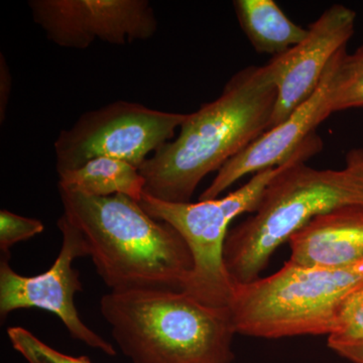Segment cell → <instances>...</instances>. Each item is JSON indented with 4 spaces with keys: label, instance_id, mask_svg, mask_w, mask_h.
<instances>
[{
    "label": "cell",
    "instance_id": "6da1fadb",
    "mask_svg": "<svg viewBox=\"0 0 363 363\" xmlns=\"http://www.w3.org/2000/svg\"><path fill=\"white\" fill-rule=\"evenodd\" d=\"M277 97L267 64L238 72L220 96L187 114L175 140L143 162L145 194L160 201L191 202L205 177L269 130Z\"/></svg>",
    "mask_w": 363,
    "mask_h": 363
},
{
    "label": "cell",
    "instance_id": "7a4b0ae2",
    "mask_svg": "<svg viewBox=\"0 0 363 363\" xmlns=\"http://www.w3.org/2000/svg\"><path fill=\"white\" fill-rule=\"evenodd\" d=\"M315 133L267 185L259 206L227 234L223 262L234 284L260 278L274 252L320 215L363 207V149L350 150L341 169H317L306 162L322 150Z\"/></svg>",
    "mask_w": 363,
    "mask_h": 363
},
{
    "label": "cell",
    "instance_id": "3957f363",
    "mask_svg": "<svg viewBox=\"0 0 363 363\" xmlns=\"http://www.w3.org/2000/svg\"><path fill=\"white\" fill-rule=\"evenodd\" d=\"M59 192L64 215L82 233L88 257L111 292L184 290L194 262L173 226L128 196Z\"/></svg>",
    "mask_w": 363,
    "mask_h": 363
},
{
    "label": "cell",
    "instance_id": "277c9868",
    "mask_svg": "<svg viewBox=\"0 0 363 363\" xmlns=\"http://www.w3.org/2000/svg\"><path fill=\"white\" fill-rule=\"evenodd\" d=\"M100 311L133 363H231L234 329L229 308L202 304L183 291L106 294Z\"/></svg>",
    "mask_w": 363,
    "mask_h": 363
},
{
    "label": "cell",
    "instance_id": "5b68a950",
    "mask_svg": "<svg viewBox=\"0 0 363 363\" xmlns=\"http://www.w3.org/2000/svg\"><path fill=\"white\" fill-rule=\"evenodd\" d=\"M363 286V262L341 269L286 262L278 272L234 284L229 311L236 334L277 339L327 335L343 298Z\"/></svg>",
    "mask_w": 363,
    "mask_h": 363
},
{
    "label": "cell",
    "instance_id": "8992f818",
    "mask_svg": "<svg viewBox=\"0 0 363 363\" xmlns=\"http://www.w3.org/2000/svg\"><path fill=\"white\" fill-rule=\"evenodd\" d=\"M295 154L277 168L255 174L245 185L222 198L169 203L143 194L140 202L143 209L152 218L173 226L192 253L194 267L183 292L210 307L229 308L233 283L223 262L229 225L240 215L252 214L257 210L267 185Z\"/></svg>",
    "mask_w": 363,
    "mask_h": 363
},
{
    "label": "cell",
    "instance_id": "52a82bcc",
    "mask_svg": "<svg viewBox=\"0 0 363 363\" xmlns=\"http://www.w3.org/2000/svg\"><path fill=\"white\" fill-rule=\"evenodd\" d=\"M186 116L123 100L86 112L55 142L57 171L80 168L98 157L121 160L140 169L150 152L174 138Z\"/></svg>",
    "mask_w": 363,
    "mask_h": 363
},
{
    "label": "cell",
    "instance_id": "ba28073f",
    "mask_svg": "<svg viewBox=\"0 0 363 363\" xmlns=\"http://www.w3.org/2000/svg\"><path fill=\"white\" fill-rule=\"evenodd\" d=\"M62 233V247L56 262L49 271L35 277H25L9 266V255L0 260V316L6 319L9 313L26 308H39L57 315L74 339L101 350L109 357L116 355L111 343L88 328L77 311L74 297L83 291L79 272L73 262L88 257L87 245L77 227L65 215L58 220Z\"/></svg>",
    "mask_w": 363,
    "mask_h": 363
},
{
    "label": "cell",
    "instance_id": "9c48e42d",
    "mask_svg": "<svg viewBox=\"0 0 363 363\" xmlns=\"http://www.w3.org/2000/svg\"><path fill=\"white\" fill-rule=\"evenodd\" d=\"M28 6L48 39L66 49H87L96 40L125 45L157 30L147 0H30Z\"/></svg>",
    "mask_w": 363,
    "mask_h": 363
},
{
    "label": "cell",
    "instance_id": "30bf717a",
    "mask_svg": "<svg viewBox=\"0 0 363 363\" xmlns=\"http://www.w3.org/2000/svg\"><path fill=\"white\" fill-rule=\"evenodd\" d=\"M355 23L354 11L333 4L310 25L300 44L267 63L278 92L269 130L314 94L332 60L347 47Z\"/></svg>",
    "mask_w": 363,
    "mask_h": 363
},
{
    "label": "cell",
    "instance_id": "8fae6325",
    "mask_svg": "<svg viewBox=\"0 0 363 363\" xmlns=\"http://www.w3.org/2000/svg\"><path fill=\"white\" fill-rule=\"evenodd\" d=\"M340 52L329 64L314 94L283 123L262 133L247 149L227 162L203 191L201 201L219 198L243 177L281 166L316 133L318 126L333 114L332 93Z\"/></svg>",
    "mask_w": 363,
    "mask_h": 363
},
{
    "label": "cell",
    "instance_id": "7c38bea8",
    "mask_svg": "<svg viewBox=\"0 0 363 363\" xmlns=\"http://www.w3.org/2000/svg\"><path fill=\"white\" fill-rule=\"evenodd\" d=\"M288 242V262L298 266L341 269L363 262V207H341L320 215Z\"/></svg>",
    "mask_w": 363,
    "mask_h": 363
},
{
    "label": "cell",
    "instance_id": "4fadbf2b",
    "mask_svg": "<svg viewBox=\"0 0 363 363\" xmlns=\"http://www.w3.org/2000/svg\"><path fill=\"white\" fill-rule=\"evenodd\" d=\"M241 30L259 54L278 57L307 37L308 28L296 25L274 0H234Z\"/></svg>",
    "mask_w": 363,
    "mask_h": 363
},
{
    "label": "cell",
    "instance_id": "5bb4252c",
    "mask_svg": "<svg viewBox=\"0 0 363 363\" xmlns=\"http://www.w3.org/2000/svg\"><path fill=\"white\" fill-rule=\"evenodd\" d=\"M59 189L93 197L124 195L140 203L145 180L140 169L111 157H98L80 168L59 174Z\"/></svg>",
    "mask_w": 363,
    "mask_h": 363
},
{
    "label": "cell",
    "instance_id": "9a60e30c",
    "mask_svg": "<svg viewBox=\"0 0 363 363\" xmlns=\"http://www.w3.org/2000/svg\"><path fill=\"white\" fill-rule=\"evenodd\" d=\"M331 108L332 113L363 108V45L352 54L346 49L339 54Z\"/></svg>",
    "mask_w": 363,
    "mask_h": 363
},
{
    "label": "cell",
    "instance_id": "2e32d148",
    "mask_svg": "<svg viewBox=\"0 0 363 363\" xmlns=\"http://www.w3.org/2000/svg\"><path fill=\"white\" fill-rule=\"evenodd\" d=\"M363 340V286L352 291L339 305L329 347Z\"/></svg>",
    "mask_w": 363,
    "mask_h": 363
},
{
    "label": "cell",
    "instance_id": "e0dca14e",
    "mask_svg": "<svg viewBox=\"0 0 363 363\" xmlns=\"http://www.w3.org/2000/svg\"><path fill=\"white\" fill-rule=\"evenodd\" d=\"M7 336L28 363H91L88 357H73L54 350L23 327H9Z\"/></svg>",
    "mask_w": 363,
    "mask_h": 363
},
{
    "label": "cell",
    "instance_id": "ac0fdd59",
    "mask_svg": "<svg viewBox=\"0 0 363 363\" xmlns=\"http://www.w3.org/2000/svg\"><path fill=\"white\" fill-rule=\"evenodd\" d=\"M45 225L38 219L21 216L9 210L0 211V250L9 255V248L42 233Z\"/></svg>",
    "mask_w": 363,
    "mask_h": 363
},
{
    "label": "cell",
    "instance_id": "d6986e66",
    "mask_svg": "<svg viewBox=\"0 0 363 363\" xmlns=\"http://www.w3.org/2000/svg\"><path fill=\"white\" fill-rule=\"evenodd\" d=\"M11 85H13V79H11V72H9L4 54H1L0 55V121H1V123H4V119H6Z\"/></svg>",
    "mask_w": 363,
    "mask_h": 363
},
{
    "label": "cell",
    "instance_id": "ffe728a7",
    "mask_svg": "<svg viewBox=\"0 0 363 363\" xmlns=\"http://www.w3.org/2000/svg\"><path fill=\"white\" fill-rule=\"evenodd\" d=\"M331 350L351 363H363V340L333 346Z\"/></svg>",
    "mask_w": 363,
    "mask_h": 363
}]
</instances>
